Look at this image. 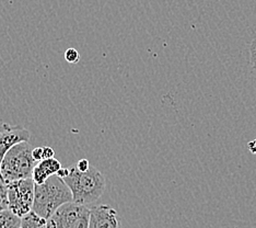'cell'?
<instances>
[{"label": "cell", "mask_w": 256, "mask_h": 228, "mask_svg": "<svg viewBox=\"0 0 256 228\" xmlns=\"http://www.w3.org/2000/svg\"><path fill=\"white\" fill-rule=\"evenodd\" d=\"M72 193V202L89 205L96 202L106 190V178L96 167L80 171L77 166L69 168V173L62 179Z\"/></svg>", "instance_id": "1"}, {"label": "cell", "mask_w": 256, "mask_h": 228, "mask_svg": "<svg viewBox=\"0 0 256 228\" xmlns=\"http://www.w3.org/2000/svg\"><path fill=\"white\" fill-rule=\"evenodd\" d=\"M72 202V193L68 185L57 174L42 184H36L33 212L48 219L56 210L65 204Z\"/></svg>", "instance_id": "2"}, {"label": "cell", "mask_w": 256, "mask_h": 228, "mask_svg": "<svg viewBox=\"0 0 256 228\" xmlns=\"http://www.w3.org/2000/svg\"><path fill=\"white\" fill-rule=\"evenodd\" d=\"M33 147L28 142L14 145L7 154L0 166V178L4 183L16 180L32 179L33 170L38 161L33 158Z\"/></svg>", "instance_id": "3"}, {"label": "cell", "mask_w": 256, "mask_h": 228, "mask_svg": "<svg viewBox=\"0 0 256 228\" xmlns=\"http://www.w3.org/2000/svg\"><path fill=\"white\" fill-rule=\"evenodd\" d=\"M90 210L86 205L69 202L48 219V228H89Z\"/></svg>", "instance_id": "4"}, {"label": "cell", "mask_w": 256, "mask_h": 228, "mask_svg": "<svg viewBox=\"0 0 256 228\" xmlns=\"http://www.w3.org/2000/svg\"><path fill=\"white\" fill-rule=\"evenodd\" d=\"M8 191V208L23 217L32 212L34 203L36 183L32 179L16 180L7 183Z\"/></svg>", "instance_id": "5"}, {"label": "cell", "mask_w": 256, "mask_h": 228, "mask_svg": "<svg viewBox=\"0 0 256 228\" xmlns=\"http://www.w3.org/2000/svg\"><path fill=\"white\" fill-rule=\"evenodd\" d=\"M30 137V132L21 125H11L8 123L0 124V166H2L6 154L14 145L28 142Z\"/></svg>", "instance_id": "6"}, {"label": "cell", "mask_w": 256, "mask_h": 228, "mask_svg": "<svg viewBox=\"0 0 256 228\" xmlns=\"http://www.w3.org/2000/svg\"><path fill=\"white\" fill-rule=\"evenodd\" d=\"M90 209L89 228H122L120 216L115 208L100 204Z\"/></svg>", "instance_id": "7"}, {"label": "cell", "mask_w": 256, "mask_h": 228, "mask_svg": "<svg viewBox=\"0 0 256 228\" xmlns=\"http://www.w3.org/2000/svg\"><path fill=\"white\" fill-rule=\"evenodd\" d=\"M62 168L60 161L56 158H48L42 161H38L32 174V180L36 184H42L48 181L52 175L57 174V172Z\"/></svg>", "instance_id": "8"}, {"label": "cell", "mask_w": 256, "mask_h": 228, "mask_svg": "<svg viewBox=\"0 0 256 228\" xmlns=\"http://www.w3.org/2000/svg\"><path fill=\"white\" fill-rule=\"evenodd\" d=\"M21 219L9 208L0 210V228H20Z\"/></svg>", "instance_id": "9"}, {"label": "cell", "mask_w": 256, "mask_h": 228, "mask_svg": "<svg viewBox=\"0 0 256 228\" xmlns=\"http://www.w3.org/2000/svg\"><path fill=\"white\" fill-rule=\"evenodd\" d=\"M20 228H48V219L40 217L33 210L21 219Z\"/></svg>", "instance_id": "10"}, {"label": "cell", "mask_w": 256, "mask_h": 228, "mask_svg": "<svg viewBox=\"0 0 256 228\" xmlns=\"http://www.w3.org/2000/svg\"><path fill=\"white\" fill-rule=\"evenodd\" d=\"M8 191H7V184L4 181L0 178V210L8 208Z\"/></svg>", "instance_id": "11"}, {"label": "cell", "mask_w": 256, "mask_h": 228, "mask_svg": "<svg viewBox=\"0 0 256 228\" xmlns=\"http://www.w3.org/2000/svg\"><path fill=\"white\" fill-rule=\"evenodd\" d=\"M65 60L70 64H77L80 61V54L76 49H68L65 52Z\"/></svg>", "instance_id": "12"}, {"label": "cell", "mask_w": 256, "mask_h": 228, "mask_svg": "<svg viewBox=\"0 0 256 228\" xmlns=\"http://www.w3.org/2000/svg\"><path fill=\"white\" fill-rule=\"evenodd\" d=\"M76 166L79 169L80 171H86L90 169V162L88 159H86V158H82V159H80L77 163H76Z\"/></svg>", "instance_id": "13"}, {"label": "cell", "mask_w": 256, "mask_h": 228, "mask_svg": "<svg viewBox=\"0 0 256 228\" xmlns=\"http://www.w3.org/2000/svg\"><path fill=\"white\" fill-rule=\"evenodd\" d=\"M33 158L36 159L38 162V161H42L44 159V149L43 147H36L33 148Z\"/></svg>", "instance_id": "14"}, {"label": "cell", "mask_w": 256, "mask_h": 228, "mask_svg": "<svg viewBox=\"0 0 256 228\" xmlns=\"http://www.w3.org/2000/svg\"><path fill=\"white\" fill-rule=\"evenodd\" d=\"M43 149H44V159H48V158H54L55 150L53 148L48 147V146H44Z\"/></svg>", "instance_id": "15"}, {"label": "cell", "mask_w": 256, "mask_h": 228, "mask_svg": "<svg viewBox=\"0 0 256 228\" xmlns=\"http://www.w3.org/2000/svg\"><path fill=\"white\" fill-rule=\"evenodd\" d=\"M68 173H69V168H64V167H62V168L60 169V170L57 172V175H58V177H60V178L64 179V178L66 177V175H68Z\"/></svg>", "instance_id": "16"}]
</instances>
